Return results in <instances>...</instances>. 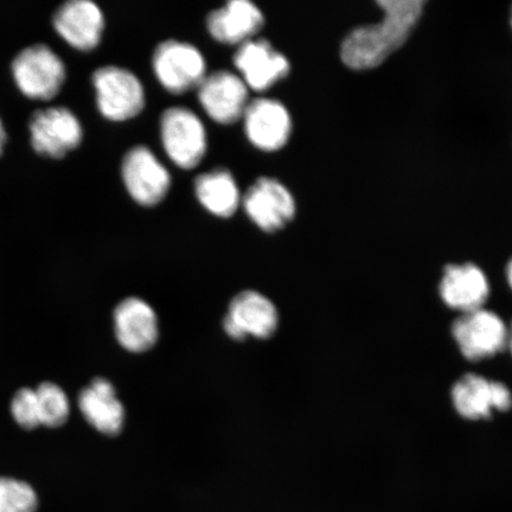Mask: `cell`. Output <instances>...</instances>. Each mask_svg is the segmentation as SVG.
I'll return each instance as SVG.
<instances>
[{
  "instance_id": "obj_1",
  "label": "cell",
  "mask_w": 512,
  "mask_h": 512,
  "mask_svg": "<svg viewBox=\"0 0 512 512\" xmlns=\"http://www.w3.org/2000/svg\"><path fill=\"white\" fill-rule=\"evenodd\" d=\"M424 0H380L382 21L352 30L342 43L341 56L355 70L379 67L408 40L424 11Z\"/></svg>"
},
{
  "instance_id": "obj_2",
  "label": "cell",
  "mask_w": 512,
  "mask_h": 512,
  "mask_svg": "<svg viewBox=\"0 0 512 512\" xmlns=\"http://www.w3.org/2000/svg\"><path fill=\"white\" fill-rule=\"evenodd\" d=\"M93 85L99 110L108 120H130L144 110V87L130 70L101 67L93 74Z\"/></svg>"
},
{
  "instance_id": "obj_3",
  "label": "cell",
  "mask_w": 512,
  "mask_h": 512,
  "mask_svg": "<svg viewBox=\"0 0 512 512\" xmlns=\"http://www.w3.org/2000/svg\"><path fill=\"white\" fill-rule=\"evenodd\" d=\"M160 134L166 155L178 168L195 169L206 156V128L188 108L172 107L166 110L160 120Z\"/></svg>"
},
{
  "instance_id": "obj_4",
  "label": "cell",
  "mask_w": 512,
  "mask_h": 512,
  "mask_svg": "<svg viewBox=\"0 0 512 512\" xmlns=\"http://www.w3.org/2000/svg\"><path fill=\"white\" fill-rule=\"evenodd\" d=\"M152 66L160 85L175 95L200 87L207 76V63L201 51L184 42L159 44L153 53Z\"/></svg>"
},
{
  "instance_id": "obj_5",
  "label": "cell",
  "mask_w": 512,
  "mask_h": 512,
  "mask_svg": "<svg viewBox=\"0 0 512 512\" xmlns=\"http://www.w3.org/2000/svg\"><path fill=\"white\" fill-rule=\"evenodd\" d=\"M12 73L21 91L36 99L53 98L66 80V66L47 44L24 48L12 62Z\"/></svg>"
},
{
  "instance_id": "obj_6",
  "label": "cell",
  "mask_w": 512,
  "mask_h": 512,
  "mask_svg": "<svg viewBox=\"0 0 512 512\" xmlns=\"http://www.w3.org/2000/svg\"><path fill=\"white\" fill-rule=\"evenodd\" d=\"M453 336L470 361L495 356L507 348L509 330L496 313L478 309L466 312L453 324Z\"/></svg>"
},
{
  "instance_id": "obj_7",
  "label": "cell",
  "mask_w": 512,
  "mask_h": 512,
  "mask_svg": "<svg viewBox=\"0 0 512 512\" xmlns=\"http://www.w3.org/2000/svg\"><path fill=\"white\" fill-rule=\"evenodd\" d=\"M121 174L128 194L144 207L157 206L171 187L168 169L145 146L133 147L126 153Z\"/></svg>"
},
{
  "instance_id": "obj_8",
  "label": "cell",
  "mask_w": 512,
  "mask_h": 512,
  "mask_svg": "<svg viewBox=\"0 0 512 512\" xmlns=\"http://www.w3.org/2000/svg\"><path fill=\"white\" fill-rule=\"evenodd\" d=\"M31 144L42 155L60 158L81 143L83 131L76 115L67 107L43 108L32 113Z\"/></svg>"
},
{
  "instance_id": "obj_9",
  "label": "cell",
  "mask_w": 512,
  "mask_h": 512,
  "mask_svg": "<svg viewBox=\"0 0 512 512\" xmlns=\"http://www.w3.org/2000/svg\"><path fill=\"white\" fill-rule=\"evenodd\" d=\"M279 313L277 307L264 294L256 291L241 292L229 304L223 329L234 341L248 336L271 338L277 332Z\"/></svg>"
},
{
  "instance_id": "obj_10",
  "label": "cell",
  "mask_w": 512,
  "mask_h": 512,
  "mask_svg": "<svg viewBox=\"0 0 512 512\" xmlns=\"http://www.w3.org/2000/svg\"><path fill=\"white\" fill-rule=\"evenodd\" d=\"M242 202L249 219L266 233L285 228L296 215V201L291 192L273 178L258 179Z\"/></svg>"
},
{
  "instance_id": "obj_11",
  "label": "cell",
  "mask_w": 512,
  "mask_h": 512,
  "mask_svg": "<svg viewBox=\"0 0 512 512\" xmlns=\"http://www.w3.org/2000/svg\"><path fill=\"white\" fill-rule=\"evenodd\" d=\"M198 89V100L211 119L221 125H233L243 118L248 102V87L226 70L207 75Z\"/></svg>"
},
{
  "instance_id": "obj_12",
  "label": "cell",
  "mask_w": 512,
  "mask_h": 512,
  "mask_svg": "<svg viewBox=\"0 0 512 512\" xmlns=\"http://www.w3.org/2000/svg\"><path fill=\"white\" fill-rule=\"evenodd\" d=\"M243 121L249 142L261 151L283 149L291 137V115L277 100L260 98L249 102Z\"/></svg>"
},
{
  "instance_id": "obj_13",
  "label": "cell",
  "mask_w": 512,
  "mask_h": 512,
  "mask_svg": "<svg viewBox=\"0 0 512 512\" xmlns=\"http://www.w3.org/2000/svg\"><path fill=\"white\" fill-rule=\"evenodd\" d=\"M234 64L243 82L255 92H265L286 78L291 64L266 40H251L241 44L234 55Z\"/></svg>"
},
{
  "instance_id": "obj_14",
  "label": "cell",
  "mask_w": 512,
  "mask_h": 512,
  "mask_svg": "<svg viewBox=\"0 0 512 512\" xmlns=\"http://www.w3.org/2000/svg\"><path fill=\"white\" fill-rule=\"evenodd\" d=\"M114 332L119 344L128 352L143 354L158 342V317L145 300L131 297L114 310Z\"/></svg>"
},
{
  "instance_id": "obj_15",
  "label": "cell",
  "mask_w": 512,
  "mask_h": 512,
  "mask_svg": "<svg viewBox=\"0 0 512 512\" xmlns=\"http://www.w3.org/2000/svg\"><path fill=\"white\" fill-rule=\"evenodd\" d=\"M54 27L70 46L88 51L98 47L105 29V18L91 0H69L56 10Z\"/></svg>"
},
{
  "instance_id": "obj_16",
  "label": "cell",
  "mask_w": 512,
  "mask_h": 512,
  "mask_svg": "<svg viewBox=\"0 0 512 512\" xmlns=\"http://www.w3.org/2000/svg\"><path fill=\"white\" fill-rule=\"evenodd\" d=\"M454 407L466 419L490 418L494 411H507L512 396L504 384L478 375H466L452 390Z\"/></svg>"
},
{
  "instance_id": "obj_17",
  "label": "cell",
  "mask_w": 512,
  "mask_h": 512,
  "mask_svg": "<svg viewBox=\"0 0 512 512\" xmlns=\"http://www.w3.org/2000/svg\"><path fill=\"white\" fill-rule=\"evenodd\" d=\"M83 418L94 430L115 437L125 426V407L113 384L106 379H94L79 395Z\"/></svg>"
},
{
  "instance_id": "obj_18",
  "label": "cell",
  "mask_w": 512,
  "mask_h": 512,
  "mask_svg": "<svg viewBox=\"0 0 512 512\" xmlns=\"http://www.w3.org/2000/svg\"><path fill=\"white\" fill-rule=\"evenodd\" d=\"M211 37L223 44H243L264 27L265 17L255 4L248 0H233L224 8L211 12L208 17Z\"/></svg>"
},
{
  "instance_id": "obj_19",
  "label": "cell",
  "mask_w": 512,
  "mask_h": 512,
  "mask_svg": "<svg viewBox=\"0 0 512 512\" xmlns=\"http://www.w3.org/2000/svg\"><path fill=\"white\" fill-rule=\"evenodd\" d=\"M489 293V281L476 265L446 267L440 283V296L452 309L463 313L483 309Z\"/></svg>"
},
{
  "instance_id": "obj_20",
  "label": "cell",
  "mask_w": 512,
  "mask_h": 512,
  "mask_svg": "<svg viewBox=\"0 0 512 512\" xmlns=\"http://www.w3.org/2000/svg\"><path fill=\"white\" fill-rule=\"evenodd\" d=\"M195 194L204 208L222 219L233 216L241 202L235 178L224 169L198 176L195 181Z\"/></svg>"
},
{
  "instance_id": "obj_21",
  "label": "cell",
  "mask_w": 512,
  "mask_h": 512,
  "mask_svg": "<svg viewBox=\"0 0 512 512\" xmlns=\"http://www.w3.org/2000/svg\"><path fill=\"white\" fill-rule=\"evenodd\" d=\"M35 390L41 426L57 428L66 424L70 402L64 390L53 382H43Z\"/></svg>"
},
{
  "instance_id": "obj_22",
  "label": "cell",
  "mask_w": 512,
  "mask_h": 512,
  "mask_svg": "<svg viewBox=\"0 0 512 512\" xmlns=\"http://www.w3.org/2000/svg\"><path fill=\"white\" fill-rule=\"evenodd\" d=\"M37 508L38 496L29 483L0 477V512H36Z\"/></svg>"
},
{
  "instance_id": "obj_23",
  "label": "cell",
  "mask_w": 512,
  "mask_h": 512,
  "mask_svg": "<svg viewBox=\"0 0 512 512\" xmlns=\"http://www.w3.org/2000/svg\"><path fill=\"white\" fill-rule=\"evenodd\" d=\"M10 411L16 424L24 430L31 431L41 426L35 389L22 388L17 390L14 398H12Z\"/></svg>"
},
{
  "instance_id": "obj_24",
  "label": "cell",
  "mask_w": 512,
  "mask_h": 512,
  "mask_svg": "<svg viewBox=\"0 0 512 512\" xmlns=\"http://www.w3.org/2000/svg\"><path fill=\"white\" fill-rule=\"evenodd\" d=\"M6 142V131L2 119H0V155H2L3 147Z\"/></svg>"
},
{
  "instance_id": "obj_25",
  "label": "cell",
  "mask_w": 512,
  "mask_h": 512,
  "mask_svg": "<svg viewBox=\"0 0 512 512\" xmlns=\"http://www.w3.org/2000/svg\"><path fill=\"white\" fill-rule=\"evenodd\" d=\"M507 278H508V283L512 290V259L509 262L508 267H507Z\"/></svg>"
},
{
  "instance_id": "obj_26",
  "label": "cell",
  "mask_w": 512,
  "mask_h": 512,
  "mask_svg": "<svg viewBox=\"0 0 512 512\" xmlns=\"http://www.w3.org/2000/svg\"><path fill=\"white\" fill-rule=\"evenodd\" d=\"M508 345L510 347L511 354H512V324H511V329L509 330V342H508Z\"/></svg>"
},
{
  "instance_id": "obj_27",
  "label": "cell",
  "mask_w": 512,
  "mask_h": 512,
  "mask_svg": "<svg viewBox=\"0 0 512 512\" xmlns=\"http://www.w3.org/2000/svg\"><path fill=\"white\" fill-rule=\"evenodd\" d=\"M511 25H512V11H511Z\"/></svg>"
}]
</instances>
